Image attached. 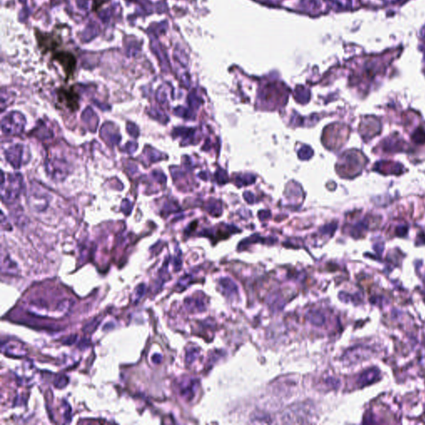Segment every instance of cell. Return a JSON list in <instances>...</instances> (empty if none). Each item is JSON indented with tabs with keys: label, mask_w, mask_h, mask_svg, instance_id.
Masks as SVG:
<instances>
[{
	"label": "cell",
	"mask_w": 425,
	"mask_h": 425,
	"mask_svg": "<svg viewBox=\"0 0 425 425\" xmlns=\"http://www.w3.org/2000/svg\"><path fill=\"white\" fill-rule=\"evenodd\" d=\"M73 304H74V301L72 299H63L58 303V306L56 308V311L58 313H61V314H66L69 311L71 310Z\"/></svg>",
	"instance_id": "cell-4"
},
{
	"label": "cell",
	"mask_w": 425,
	"mask_h": 425,
	"mask_svg": "<svg viewBox=\"0 0 425 425\" xmlns=\"http://www.w3.org/2000/svg\"><path fill=\"white\" fill-rule=\"evenodd\" d=\"M145 294H146V285L143 284H139L134 291V301L137 302L144 297Z\"/></svg>",
	"instance_id": "cell-7"
},
{
	"label": "cell",
	"mask_w": 425,
	"mask_h": 425,
	"mask_svg": "<svg viewBox=\"0 0 425 425\" xmlns=\"http://www.w3.org/2000/svg\"><path fill=\"white\" fill-rule=\"evenodd\" d=\"M101 321H102V319L98 318V317H96V318L92 319L91 321H89L88 323L86 324L85 325L84 328H83V330L85 332H87V333H92L94 330L98 328V325L101 323Z\"/></svg>",
	"instance_id": "cell-5"
},
{
	"label": "cell",
	"mask_w": 425,
	"mask_h": 425,
	"mask_svg": "<svg viewBox=\"0 0 425 425\" xmlns=\"http://www.w3.org/2000/svg\"><path fill=\"white\" fill-rule=\"evenodd\" d=\"M420 37L422 38V39L424 40L425 41V25L423 27V28H422V29H421Z\"/></svg>",
	"instance_id": "cell-13"
},
{
	"label": "cell",
	"mask_w": 425,
	"mask_h": 425,
	"mask_svg": "<svg viewBox=\"0 0 425 425\" xmlns=\"http://www.w3.org/2000/svg\"><path fill=\"white\" fill-rule=\"evenodd\" d=\"M76 338H77V336H76V335H74V336L72 335L70 337H66V338L65 339V341H63V344H65V345H72V344L75 342Z\"/></svg>",
	"instance_id": "cell-11"
},
{
	"label": "cell",
	"mask_w": 425,
	"mask_h": 425,
	"mask_svg": "<svg viewBox=\"0 0 425 425\" xmlns=\"http://www.w3.org/2000/svg\"><path fill=\"white\" fill-rule=\"evenodd\" d=\"M2 352L8 357L21 358L27 355V349L21 341L8 340L2 343Z\"/></svg>",
	"instance_id": "cell-2"
},
{
	"label": "cell",
	"mask_w": 425,
	"mask_h": 425,
	"mask_svg": "<svg viewBox=\"0 0 425 425\" xmlns=\"http://www.w3.org/2000/svg\"><path fill=\"white\" fill-rule=\"evenodd\" d=\"M332 1L337 7L342 8V9H346L351 6V0H332Z\"/></svg>",
	"instance_id": "cell-9"
},
{
	"label": "cell",
	"mask_w": 425,
	"mask_h": 425,
	"mask_svg": "<svg viewBox=\"0 0 425 425\" xmlns=\"http://www.w3.org/2000/svg\"><path fill=\"white\" fill-rule=\"evenodd\" d=\"M52 59L62 66L66 78H73L77 68V58L73 53L66 50L56 49L51 53Z\"/></svg>",
	"instance_id": "cell-1"
},
{
	"label": "cell",
	"mask_w": 425,
	"mask_h": 425,
	"mask_svg": "<svg viewBox=\"0 0 425 425\" xmlns=\"http://www.w3.org/2000/svg\"><path fill=\"white\" fill-rule=\"evenodd\" d=\"M68 382L69 379L67 377L65 376V375H60L59 377L56 379L55 381H54V385H55V387L58 388V389H63V388L66 387Z\"/></svg>",
	"instance_id": "cell-8"
},
{
	"label": "cell",
	"mask_w": 425,
	"mask_h": 425,
	"mask_svg": "<svg viewBox=\"0 0 425 425\" xmlns=\"http://www.w3.org/2000/svg\"><path fill=\"white\" fill-rule=\"evenodd\" d=\"M181 392L182 395L186 398H191L192 397L193 392H194V384L192 382H190L188 384H182Z\"/></svg>",
	"instance_id": "cell-6"
},
{
	"label": "cell",
	"mask_w": 425,
	"mask_h": 425,
	"mask_svg": "<svg viewBox=\"0 0 425 425\" xmlns=\"http://www.w3.org/2000/svg\"><path fill=\"white\" fill-rule=\"evenodd\" d=\"M88 346L89 341L86 338L82 339V341H80L79 345H78V347H79L81 350H85V349H86V348L88 347Z\"/></svg>",
	"instance_id": "cell-10"
},
{
	"label": "cell",
	"mask_w": 425,
	"mask_h": 425,
	"mask_svg": "<svg viewBox=\"0 0 425 425\" xmlns=\"http://www.w3.org/2000/svg\"><path fill=\"white\" fill-rule=\"evenodd\" d=\"M162 358H163V357H162L161 355L155 354L152 357V361L154 363L157 364L158 365V364L161 363Z\"/></svg>",
	"instance_id": "cell-12"
},
{
	"label": "cell",
	"mask_w": 425,
	"mask_h": 425,
	"mask_svg": "<svg viewBox=\"0 0 425 425\" xmlns=\"http://www.w3.org/2000/svg\"><path fill=\"white\" fill-rule=\"evenodd\" d=\"M58 98L61 102H65L66 106H68L72 111L78 109V97L74 89L60 88L58 91Z\"/></svg>",
	"instance_id": "cell-3"
}]
</instances>
